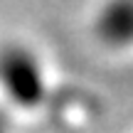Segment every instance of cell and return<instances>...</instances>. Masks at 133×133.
Wrapping results in <instances>:
<instances>
[{
  "instance_id": "cell-2",
  "label": "cell",
  "mask_w": 133,
  "mask_h": 133,
  "mask_svg": "<svg viewBox=\"0 0 133 133\" xmlns=\"http://www.w3.org/2000/svg\"><path fill=\"white\" fill-rule=\"evenodd\" d=\"M94 30L106 47H133V0H106L96 12Z\"/></svg>"
},
{
  "instance_id": "cell-3",
  "label": "cell",
  "mask_w": 133,
  "mask_h": 133,
  "mask_svg": "<svg viewBox=\"0 0 133 133\" xmlns=\"http://www.w3.org/2000/svg\"><path fill=\"white\" fill-rule=\"evenodd\" d=\"M0 133H8V126H5V118H3V114H0Z\"/></svg>"
},
{
  "instance_id": "cell-1",
  "label": "cell",
  "mask_w": 133,
  "mask_h": 133,
  "mask_svg": "<svg viewBox=\"0 0 133 133\" xmlns=\"http://www.w3.org/2000/svg\"><path fill=\"white\" fill-rule=\"evenodd\" d=\"M0 86L22 109H32L42 101L44 71L30 49L10 47L0 52Z\"/></svg>"
}]
</instances>
